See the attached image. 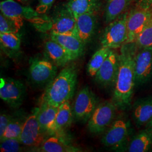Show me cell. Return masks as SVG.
Listing matches in <instances>:
<instances>
[{"label": "cell", "mask_w": 152, "mask_h": 152, "mask_svg": "<svg viewBox=\"0 0 152 152\" xmlns=\"http://www.w3.org/2000/svg\"><path fill=\"white\" fill-rule=\"evenodd\" d=\"M137 50L135 42L125 44L121 48L118 71L112 99L121 110H128L131 106L135 87V59Z\"/></svg>", "instance_id": "6da1fadb"}, {"label": "cell", "mask_w": 152, "mask_h": 152, "mask_svg": "<svg viewBox=\"0 0 152 152\" xmlns=\"http://www.w3.org/2000/svg\"><path fill=\"white\" fill-rule=\"evenodd\" d=\"M77 83V72L73 65L63 68L46 87L39 104L59 107L73 98Z\"/></svg>", "instance_id": "7a4b0ae2"}, {"label": "cell", "mask_w": 152, "mask_h": 152, "mask_svg": "<svg viewBox=\"0 0 152 152\" xmlns=\"http://www.w3.org/2000/svg\"><path fill=\"white\" fill-rule=\"evenodd\" d=\"M1 12L10 19L20 29L23 20H26L34 25L39 31L46 32L51 20L45 14L29 6L22 5L14 0H5L0 3Z\"/></svg>", "instance_id": "3957f363"}, {"label": "cell", "mask_w": 152, "mask_h": 152, "mask_svg": "<svg viewBox=\"0 0 152 152\" xmlns=\"http://www.w3.org/2000/svg\"><path fill=\"white\" fill-rule=\"evenodd\" d=\"M131 131L130 120L119 118L114 120L104 132L101 141L105 147L118 151H126L130 140Z\"/></svg>", "instance_id": "277c9868"}, {"label": "cell", "mask_w": 152, "mask_h": 152, "mask_svg": "<svg viewBox=\"0 0 152 152\" xmlns=\"http://www.w3.org/2000/svg\"><path fill=\"white\" fill-rule=\"evenodd\" d=\"M128 13L123 15L109 23L101 38L102 47L118 49L126 44L127 39V22Z\"/></svg>", "instance_id": "5b68a950"}, {"label": "cell", "mask_w": 152, "mask_h": 152, "mask_svg": "<svg viewBox=\"0 0 152 152\" xmlns=\"http://www.w3.org/2000/svg\"><path fill=\"white\" fill-rule=\"evenodd\" d=\"M117 109L112 101H105L99 104L88 121L89 131L93 134L104 133L114 121Z\"/></svg>", "instance_id": "8992f818"}, {"label": "cell", "mask_w": 152, "mask_h": 152, "mask_svg": "<svg viewBox=\"0 0 152 152\" xmlns=\"http://www.w3.org/2000/svg\"><path fill=\"white\" fill-rule=\"evenodd\" d=\"M99 104L98 97L89 87L82 88L73 104L74 117L79 121L88 122Z\"/></svg>", "instance_id": "52a82bcc"}, {"label": "cell", "mask_w": 152, "mask_h": 152, "mask_svg": "<svg viewBox=\"0 0 152 152\" xmlns=\"http://www.w3.org/2000/svg\"><path fill=\"white\" fill-rule=\"evenodd\" d=\"M57 66L46 60L33 59L29 68V77L38 86L47 87L57 76Z\"/></svg>", "instance_id": "ba28073f"}, {"label": "cell", "mask_w": 152, "mask_h": 152, "mask_svg": "<svg viewBox=\"0 0 152 152\" xmlns=\"http://www.w3.org/2000/svg\"><path fill=\"white\" fill-rule=\"evenodd\" d=\"M26 86L13 78H1L0 98L12 108L21 105L26 95Z\"/></svg>", "instance_id": "9c48e42d"}, {"label": "cell", "mask_w": 152, "mask_h": 152, "mask_svg": "<svg viewBox=\"0 0 152 152\" xmlns=\"http://www.w3.org/2000/svg\"><path fill=\"white\" fill-rule=\"evenodd\" d=\"M152 20V9L149 6L136 9L128 14L127 39L126 44L135 42L137 37Z\"/></svg>", "instance_id": "30bf717a"}, {"label": "cell", "mask_w": 152, "mask_h": 152, "mask_svg": "<svg viewBox=\"0 0 152 152\" xmlns=\"http://www.w3.org/2000/svg\"><path fill=\"white\" fill-rule=\"evenodd\" d=\"M44 135L38 123L36 110L34 109L33 113L24 121L19 140L24 145L37 148L46 140Z\"/></svg>", "instance_id": "8fae6325"}, {"label": "cell", "mask_w": 152, "mask_h": 152, "mask_svg": "<svg viewBox=\"0 0 152 152\" xmlns=\"http://www.w3.org/2000/svg\"><path fill=\"white\" fill-rule=\"evenodd\" d=\"M139 49L135 59V87L147 84L152 78V48Z\"/></svg>", "instance_id": "7c38bea8"}, {"label": "cell", "mask_w": 152, "mask_h": 152, "mask_svg": "<svg viewBox=\"0 0 152 152\" xmlns=\"http://www.w3.org/2000/svg\"><path fill=\"white\" fill-rule=\"evenodd\" d=\"M119 66V54L112 50L96 74V82L104 87H113Z\"/></svg>", "instance_id": "4fadbf2b"}, {"label": "cell", "mask_w": 152, "mask_h": 152, "mask_svg": "<svg viewBox=\"0 0 152 152\" xmlns=\"http://www.w3.org/2000/svg\"><path fill=\"white\" fill-rule=\"evenodd\" d=\"M76 19L66 9L50 21L46 31L59 34H75Z\"/></svg>", "instance_id": "5bb4252c"}, {"label": "cell", "mask_w": 152, "mask_h": 152, "mask_svg": "<svg viewBox=\"0 0 152 152\" xmlns=\"http://www.w3.org/2000/svg\"><path fill=\"white\" fill-rule=\"evenodd\" d=\"M132 117L137 128L145 126L152 120V96L136 100L132 105Z\"/></svg>", "instance_id": "9a60e30c"}, {"label": "cell", "mask_w": 152, "mask_h": 152, "mask_svg": "<svg viewBox=\"0 0 152 152\" xmlns=\"http://www.w3.org/2000/svg\"><path fill=\"white\" fill-rule=\"evenodd\" d=\"M50 37L66 50L71 55L72 60L78 59L83 53L85 44L75 34L51 33Z\"/></svg>", "instance_id": "2e32d148"}, {"label": "cell", "mask_w": 152, "mask_h": 152, "mask_svg": "<svg viewBox=\"0 0 152 152\" xmlns=\"http://www.w3.org/2000/svg\"><path fill=\"white\" fill-rule=\"evenodd\" d=\"M76 36L85 44H87L92 38L96 27V17L95 13H86L77 17Z\"/></svg>", "instance_id": "e0dca14e"}, {"label": "cell", "mask_w": 152, "mask_h": 152, "mask_svg": "<svg viewBox=\"0 0 152 152\" xmlns=\"http://www.w3.org/2000/svg\"><path fill=\"white\" fill-rule=\"evenodd\" d=\"M35 109L42 131L45 134H53L55 121L59 107L48 104H39L38 108Z\"/></svg>", "instance_id": "ac0fdd59"}, {"label": "cell", "mask_w": 152, "mask_h": 152, "mask_svg": "<svg viewBox=\"0 0 152 152\" xmlns=\"http://www.w3.org/2000/svg\"><path fill=\"white\" fill-rule=\"evenodd\" d=\"M152 148V132L146 128L132 136L126 151L129 152H147Z\"/></svg>", "instance_id": "d6986e66"}, {"label": "cell", "mask_w": 152, "mask_h": 152, "mask_svg": "<svg viewBox=\"0 0 152 152\" xmlns=\"http://www.w3.org/2000/svg\"><path fill=\"white\" fill-rule=\"evenodd\" d=\"M45 49L49 57L57 66H65L72 61L71 55L66 50L52 39L46 42Z\"/></svg>", "instance_id": "ffe728a7"}, {"label": "cell", "mask_w": 152, "mask_h": 152, "mask_svg": "<svg viewBox=\"0 0 152 152\" xmlns=\"http://www.w3.org/2000/svg\"><path fill=\"white\" fill-rule=\"evenodd\" d=\"M74 115L69 101L62 104L59 107V110L55 121L53 134L58 135L71 126Z\"/></svg>", "instance_id": "44dd1931"}, {"label": "cell", "mask_w": 152, "mask_h": 152, "mask_svg": "<svg viewBox=\"0 0 152 152\" xmlns=\"http://www.w3.org/2000/svg\"><path fill=\"white\" fill-rule=\"evenodd\" d=\"M38 152H80L78 148L73 147L65 141L61 136L49 137L42 144L36 148Z\"/></svg>", "instance_id": "7402d4cb"}, {"label": "cell", "mask_w": 152, "mask_h": 152, "mask_svg": "<svg viewBox=\"0 0 152 152\" xmlns=\"http://www.w3.org/2000/svg\"><path fill=\"white\" fill-rule=\"evenodd\" d=\"M99 0H69L66 9L75 18L81 15L98 11Z\"/></svg>", "instance_id": "603a6c76"}, {"label": "cell", "mask_w": 152, "mask_h": 152, "mask_svg": "<svg viewBox=\"0 0 152 152\" xmlns=\"http://www.w3.org/2000/svg\"><path fill=\"white\" fill-rule=\"evenodd\" d=\"M133 0H107L105 9V19L108 23L124 14Z\"/></svg>", "instance_id": "cb8c5ba5"}, {"label": "cell", "mask_w": 152, "mask_h": 152, "mask_svg": "<svg viewBox=\"0 0 152 152\" xmlns=\"http://www.w3.org/2000/svg\"><path fill=\"white\" fill-rule=\"evenodd\" d=\"M111 49L102 47L97 50L87 64V72L91 77H95L111 51Z\"/></svg>", "instance_id": "d4e9b609"}, {"label": "cell", "mask_w": 152, "mask_h": 152, "mask_svg": "<svg viewBox=\"0 0 152 152\" xmlns=\"http://www.w3.org/2000/svg\"><path fill=\"white\" fill-rule=\"evenodd\" d=\"M1 46L12 51H18L20 48L21 40L18 32L0 33Z\"/></svg>", "instance_id": "484cf974"}, {"label": "cell", "mask_w": 152, "mask_h": 152, "mask_svg": "<svg viewBox=\"0 0 152 152\" xmlns=\"http://www.w3.org/2000/svg\"><path fill=\"white\" fill-rule=\"evenodd\" d=\"M135 42L138 49L152 48V20L137 37Z\"/></svg>", "instance_id": "4316f807"}, {"label": "cell", "mask_w": 152, "mask_h": 152, "mask_svg": "<svg viewBox=\"0 0 152 152\" xmlns=\"http://www.w3.org/2000/svg\"><path fill=\"white\" fill-rule=\"evenodd\" d=\"M24 122H22L19 120L11 119L4 135L0 139L1 141L9 138L19 139L22 132Z\"/></svg>", "instance_id": "83f0119b"}, {"label": "cell", "mask_w": 152, "mask_h": 152, "mask_svg": "<svg viewBox=\"0 0 152 152\" xmlns=\"http://www.w3.org/2000/svg\"><path fill=\"white\" fill-rule=\"evenodd\" d=\"M23 145L18 138H9L1 141L0 150L1 152H18L21 151Z\"/></svg>", "instance_id": "f1b7e54d"}, {"label": "cell", "mask_w": 152, "mask_h": 152, "mask_svg": "<svg viewBox=\"0 0 152 152\" xmlns=\"http://www.w3.org/2000/svg\"><path fill=\"white\" fill-rule=\"evenodd\" d=\"M19 29L16 24L4 15L1 12L0 14V33H4L18 32Z\"/></svg>", "instance_id": "f546056e"}, {"label": "cell", "mask_w": 152, "mask_h": 152, "mask_svg": "<svg viewBox=\"0 0 152 152\" xmlns=\"http://www.w3.org/2000/svg\"><path fill=\"white\" fill-rule=\"evenodd\" d=\"M55 0H38V5L36 10L41 14H45L49 11Z\"/></svg>", "instance_id": "4dcf8cb0"}, {"label": "cell", "mask_w": 152, "mask_h": 152, "mask_svg": "<svg viewBox=\"0 0 152 152\" xmlns=\"http://www.w3.org/2000/svg\"><path fill=\"white\" fill-rule=\"evenodd\" d=\"M11 118L7 114H1L0 115V139L4 135L6 129L9 124Z\"/></svg>", "instance_id": "1f68e13d"}, {"label": "cell", "mask_w": 152, "mask_h": 152, "mask_svg": "<svg viewBox=\"0 0 152 152\" xmlns=\"http://www.w3.org/2000/svg\"><path fill=\"white\" fill-rule=\"evenodd\" d=\"M145 127L148 129L149 130L151 131V132H152V120H151L147 125L145 126Z\"/></svg>", "instance_id": "d6a6232c"}, {"label": "cell", "mask_w": 152, "mask_h": 152, "mask_svg": "<svg viewBox=\"0 0 152 152\" xmlns=\"http://www.w3.org/2000/svg\"><path fill=\"white\" fill-rule=\"evenodd\" d=\"M142 1L147 6H149V5L152 4V0H142Z\"/></svg>", "instance_id": "836d02e7"}, {"label": "cell", "mask_w": 152, "mask_h": 152, "mask_svg": "<svg viewBox=\"0 0 152 152\" xmlns=\"http://www.w3.org/2000/svg\"><path fill=\"white\" fill-rule=\"evenodd\" d=\"M29 1V0H20V1H22V2H28Z\"/></svg>", "instance_id": "e575fe53"}]
</instances>
